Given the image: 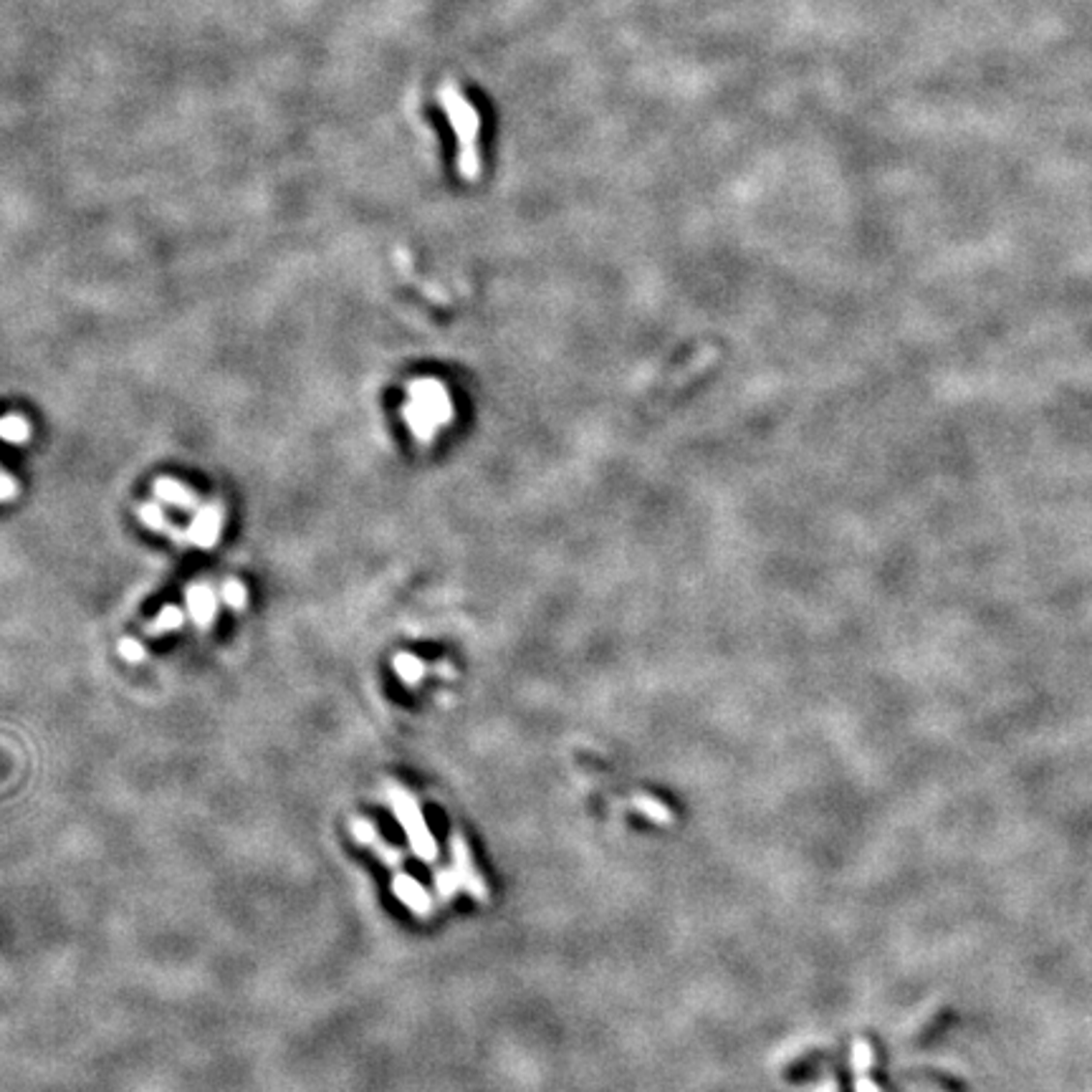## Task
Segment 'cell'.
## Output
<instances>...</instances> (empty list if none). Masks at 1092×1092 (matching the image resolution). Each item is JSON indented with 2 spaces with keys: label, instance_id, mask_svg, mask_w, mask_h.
<instances>
[{
  "label": "cell",
  "instance_id": "1",
  "mask_svg": "<svg viewBox=\"0 0 1092 1092\" xmlns=\"http://www.w3.org/2000/svg\"><path fill=\"white\" fill-rule=\"evenodd\" d=\"M440 109L451 122V130L458 139V172L465 180H476L481 175V152H478V134H481V114L476 106L463 97L458 86L445 81L438 89Z\"/></svg>",
  "mask_w": 1092,
  "mask_h": 1092
},
{
  "label": "cell",
  "instance_id": "2",
  "mask_svg": "<svg viewBox=\"0 0 1092 1092\" xmlns=\"http://www.w3.org/2000/svg\"><path fill=\"white\" fill-rule=\"evenodd\" d=\"M412 435L420 443H430L438 428H443L453 415L451 395L438 380H415L410 385V402L402 410Z\"/></svg>",
  "mask_w": 1092,
  "mask_h": 1092
},
{
  "label": "cell",
  "instance_id": "3",
  "mask_svg": "<svg viewBox=\"0 0 1092 1092\" xmlns=\"http://www.w3.org/2000/svg\"><path fill=\"white\" fill-rule=\"evenodd\" d=\"M387 799H390V807H393L399 827L405 830V838L410 842V850L415 852V857H418L420 863H435L438 860V842L432 838L430 827L423 819V812H420L418 802L412 799V794L390 782L387 784Z\"/></svg>",
  "mask_w": 1092,
  "mask_h": 1092
},
{
  "label": "cell",
  "instance_id": "4",
  "mask_svg": "<svg viewBox=\"0 0 1092 1092\" xmlns=\"http://www.w3.org/2000/svg\"><path fill=\"white\" fill-rule=\"evenodd\" d=\"M451 855H453V871L458 875L460 888H463L473 900L478 902L488 900V888H486V883L476 872V865H473L468 842H465V838L463 835H458V832H453L451 835Z\"/></svg>",
  "mask_w": 1092,
  "mask_h": 1092
},
{
  "label": "cell",
  "instance_id": "5",
  "mask_svg": "<svg viewBox=\"0 0 1092 1092\" xmlns=\"http://www.w3.org/2000/svg\"><path fill=\"white\" fill-rule=\"evenodd\" d=\"M222 529V509L218 504H205L203 509L197 511L192 516V523L188 526V544H195L197 549H213L218 544Z\"/></svg>",
  "mask_w": 1092,
  "mask_h": 1092
},
{
  "label": "cell",
  "instance_id": "6",
  "mask_svg": "<svg viewBox=\"0 0 1092 1092\" xmlns=\"http://www.w3.org/2000/svg\"><path fill=\"white\" fill-rule=\"evenodd\" d=\"M152 491L158 496V501L175 506L180 511H188V514H197L205 506L192 488H188V486L175 481V478H158L155 486H152Z\"/></svg>",
  "mask_w": 1092,
  "mask_h": 1092
},
{
  "label": "cell",
  "instance_id": "7",
  "mask_svg": "<svg viewBox=\"0 0 1092 1092\" xmlns=\"http://www.w3.org/2000/svg\"><path fill=\"white\" fill-rule=\"evenodd\" d=\"M393 893L398 896L399 902H405L415 916L420 918L432 916V900L430 896H428V890L423 888L415 877L407 875V872H398V875L393 877Z\"/></svg>",
  "mask_w": 1092,
  "mask_h": 1092
},
{
  "label": "cell",
  "instance_id": "8",
  "mask_svg": "<svg viewBox=\"0 0 1092 1092\" xmlns=\"http://www.w3.org/2000/svg\"><path fill=\"white\" fill-rule=\"evenodd\" d=\"M185 600H188V612H191V617L195 620L197 628L208 630L210 622L216 620V612H218V595L213 592V587L205 582L191 584Z\"/></svg>",
  "mask_w": 1092,
  "mask_h": 1092
},
{
  "label": "cell",
  "instance_id": "9",
  "mask_svg": "<svg viewBox=\"0 0 1092 1092\" xmlns=\"http://www.w3.org/2000/svg\"><path fill=\"white\" fill-rule=\"evenodd\" d=\"M137 518L147 526V529L158 531V534H167L175 544H188V534L180 529H175V523L164 516L162 506L158 504H139L137 506Z\"/></svg>",
  "mask_w": 1092,
  "mask_h": 1092
},
{
  "label": "cell",
  "instance_id": "10",
  "mask_svg": "<svg viewBox=\"0 0 1092 1092\" xmlns=\"http://www.w3.org/2000/svg\"><path fill=\"white\" fill-rule=\"evenodd\" d=\"M393 665H395V673L399 675V681L407 683V686H415V683H420L426 678V663L410 653L395 655Z\"/></svg>",
  "mask_w": 1092,
  "mask_h": 1092
},
{
  "label": "cell",
  "instance_id": "11",
  "mask_svg": "<svg viewBox=\"0 0 1092 1092\" xmlns=\"http://www.w3.org/2000/svg\"><path fill=\"white\" fill-rule=\"evenodd\" d=\"M31 438V423L23 415H6L0 418V440L14 445H23Z\"/></svg>",
  "mask_w": 1092,
  "mask_h": 1092
},
{
  "label": "cell",
  "instance_id": "12",
  "mask_svg": "<svg viewBox=\"0 0 1092 1092\" xmlns=\"http://www.w3.org/2000/svg\"><path fill=\"white\" fill-rule=\"evenodd\" d=\"M633 805H635V810L640 812V814H645L648 819H653V822H658V824L673 822V812L667 810L665 805H661L658 799L645 797V794H637V797H633Z\"/></svg>",
  "mask_w": 1092,
  "mask_h": 1092
},
{
  "label": "cell",
  "instance_id": "13",
  "mask_svg": "<svg viewBox=\"0 0 1092 1092\" xmlns=\"http://www.w3.org/2000/svg\"><path fill=\"white\" fill-rule=\"evenodd\" d=\"M183 622H185L183 609L175 607V605H167V607H162V612H160V615L150 622L147 633H150V635L172 633V630L183 628Z\"/></svg>",
  "mask_w": 1092,
  "mask_h": 1092
},
{
  "label": "cell",
  "instance_id": "14",
  "mask_svg": "<svg viewBox=\"0 0 1092 1092\" xmlns=\"http://www.w3.org/2000/svg\"><path fill=\"white\" fill-rule=\"evenodd\" d=\"M221 597L230 609H243L246 607V602H249V589H246V584L243 582H238V579H225L221 589Z\"/></svg>",
  "mask_w": 1092,
  "mask_h": 1092
},
{
  "label": "cell",
  "instance_id": "15",
  "mask_svg": "<svg viewBox=\"0 0 1092 1092\" xmlns=\"http://www.w3.org/2000/svg\"><path fill=\"white\" fill-rule=\"evenodd\" d=\"M872 1062H875V1052H872L871 1042L855 1040V1045H852V1070L855 1073H868Z\"/></svg>",
  "mask_w": 1092,
  "mask_h": 1092
},
{
  "label": "cell",
  "instance_id": "16",
  "mask_svg": "<svg viewBox=\"0 0 1092 1092\" xmlns=\"http://www.w3.org/2000/svg\"><path fill=\"white\" fill-rule=\"evenodd\" d=\"M458 875L456 871H438L435 872V890H438L440 900H453L456 890H458Z\"/></svg>",
  "mask_w": 1092,
  "mask_h": 1092
},
{
  "label": "cell",
  "instance_id": "17",
  "mask_svg": "<svg viewBox=\"0 0 1092 1092\" xmlns=\"http://www.w3.org/2000/svg\"><path fill=\"white\" fill-rule=\"evenodd\" d=\"M352 835L360 844H372L374 840L380 838V835H377V830H374V824L369 822V819H362V817L352 819Z\"/></svg>",
  "mask_w": 1092,
  "mask_h": 1092
},
{
  "label": "cell",
  "instance_id": "18",
  "mask_svg": "<svg viewBox=\"0 0 1092 1092\" xmlns=\"http://www.w3.org/2000/svg\"><path fill=\"white\" fill-rule=\"evenodd\" d=\"M372 847H374V852H377V855H380L387 865H393V868H399V863H402V852H399L398 847H393V844H390V842H382L380 838L374 840Z\"/></svg>",
  "mask_w": 1092,
  "mask_h": 1092
},
{
  "label": "cell",
  "instance_id": "19",
  "mask_svg": "<svg viewBox=\"0 0 1092 1092\" xmlns=\"http://www.w3.org/2000/svg\"><path fill=\"white\" fill-rule=\"evenodd\" d=\"M119 655H122V658H125V661H130V663H139V661H144L147 650H144L137 640L125 637V640H119Z\"/></svg>",
  "mask_w": 1092,
  "mask_h": 1092
},
{
  "label": "cell",
  "instance_id": "20",
  "mask_svg": "<svg viewBox=\"0 0 1092 1092\" xmlns=\"http://www.w3.org/2000/svg\"><path fill=\"white\" fill-rule=\"evenodd\" d=\"M18 493V484L14 476H8L6 471H0V501H11Z\"/></svg>",
  "mask_w": 1092,
  "mask_h": 1092
},
{
  "label": "cell",
  "instance_id": "21",
  "mask_svg": "<svg viewBox=\"0 0 1092 1092\" xmlns=\"http://www.w3.org/2000/svg\"><path fill=\"white\" fill-rule=\"evenodd\" d=\"M855 1092H880V1087L868 1077V1073H857L855 1077Z\"/></svg>",
  "mask_w": 1092,
  "mask_h": 1092
}]
</instances>
